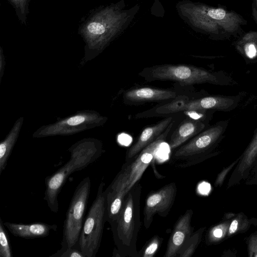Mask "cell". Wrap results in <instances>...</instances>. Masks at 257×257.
Wrapping results in <instances>:
<instances>
[{
    "mask_svg": "<svg viewBox=\"0 0 257 257\" xmlns=\"http://www.w3.org/2000/svg\"><path fill=\"white\" fill-rule=\"evenodd\" d=\"M207 122L195 118L187 117L181 122L172 133L169 142L171 150H174L184 144L204 130Z\"/></svg>",
    "mask_w": 257,
    "mask_h": 257,
    "instance_id": "14",
    "label": "cell"
},
{
    "mask_svg": "<svg viewBox=\"0 0 257 257\" xmlns=\"http://www.w3.org/2000/svg\"><path fill=\"white\" fill-rule=\"evenodd\" d=\"M4 224L13 235L25 239L45 237L51 230L56 231L57 229L56 224L43 222L23 224L5 222Z\"/></svg>",
    "mask_w": 257,
    "mask_h": 257,
    "instance_id": "15",
    "label": "cell"
},
{
    "mask_svg": "<svg viewBox=\"0 0 257 257\" xmlns=\"http://www.w3.org/2000/svg\"><path fill=\"white\" fill-rule=\"evenodd\" d=\"M69 151L71 154L69 160L45 179L46 190L44 199L51 212L54 213L58 212V195L69 176L93 163L102 153L100 143L91 140L79 142L72 146Z\"/></svg>",
    "mask_w": 257,
    "mask_h": 257,
    "instance_id": "2",
    "label": "cell"
},
{
    "mask_svg": "<svg viewBox=\"0 0 257 257\" xmlns=\"http://www.w3.org/2000/svg\"><path fill=\"white\" fill-rule=\"evenodd\" d=\"M240 100L239 95L208 96L192 100L179 95L167 103L137 114L136 117L162 116L181 111L195 112L209 110L229 111L237 106Z\"/></svg>",
    "mask_w": 257,
    "mask_h": 257,
    "instance_id": "5",
    "label": "cell"
},
{
    "mask_svg": "<svg viewBox=\"0 0 257 257\" xmlns=\"http://www.w3.org/2000/svg\"><path fill=\"white\" fill-rule=\"evenodd\" d=\"M86 119L84 115H77L70 117L65 121V123L70 126H77L84 123Z\"/></svg>",
    "mask_w": 257,
    "mask_h": 257,
    "instance_id": "27",
    "label": "cell"
},
{
    "mask_svg": "<svg viewBox=\"0 0 257 257\" xmlns=\"http://www.w3.org/2000/svg\"><path fill=\"white\" fill-rule=\"evenodd\" d=\"M89 32L93 34L99 35L102 34L105 29L104 26L99 23H92L88 26Z\"/></svg>",
    "mask_w": 257,
    "mask_h": 257,
    "instance_id": "28",
    "label": "cell"
},
{
    "mask_svg": "<svg viewBox=\"0 0 257 257\" xmlns=\"http://www.w3.org/2000/svg\"><path fill=\"white\" fill-rule=\"evenodd\" d=\"M248 254L249 257H257V232L252 234L249 237Z\"/></svg>",
    "mask_w": 257,
    "mask_h": 257,
    "instance_id": "25",
    "label": "cell"
},
{
    "mask_svg": "<svg viewBox=\"0 0 257 257\" xmlns=\"http://www.w3.org/2000/svg\"><path fill=\"white\" fill-rule=\"evenodd\" d=\"M177 96L176 92L172 90L143 87L126 90L123 93V99L127 104H139L147 102L172 100Z\"/></svg>",
    "mask_w": 257,
    "mask_h": 257,
    "instance_id": "12",
    "label": "cell"
},
{
    "mask_svg": "<svg viewBox=\"0 0 257 257\" xmlns=\"http://www.w3.org/2000/svg\"><path fill=\"white\" fill-rule=\"evenodd\" d=\"M205 227H201L193 232L181 249L178 257H191L200 244Z\"/></svg>",
    "mask_w": 257,
    "mask_h": 257,
    "instance_id": "19",
    "label": "cell"
},
{
    "mask_svg": "<svg viewBox=\"0 0 257 257\" xmlns=\"http://www.w3.org/2000/svg\"><path fill=\"white\" fill-rule=\"evenodd\" d=\"M193 210H187L176 222L167 244L164 257H177L185 242L194 232L191 225Z\"/></svg>",
    "mask_w": 257,
    "mask_h": 257,
    "instance_id": "11",
    "label": "cell"
},
{
    "mask_svg": "<svg viewBox=\"0 0 257 257\" xmlns=\"http://www.w3.org/2000/svg\"><path fill=\"white\" fill-rule=\"evenodd\" d=\"M257 157V130L251 141L244 151L238 167V172L242 175L250 167Z\"/></svg>",
    "mask_w": 257,
    "mask_h": 257,
    "instance_id": "17",
    "label": "cell"
},
{
    "mask_svg": "<svg viewBox=\"0 0 257 257\" xmlns=\"http://www.w3.org/2000/svg\"><path fill=\"white\" fill-rule=\"evenodd\" d=\"M176 194V183L172 182L148 195L144 209V225L146 229L150 227L156 214L161 217L168 215L175 202Z\"/></svg>",
    "mask_w": 257,
    "mask_h": 257,
    "instance_id": "10",
    "label": "cell"
},
{
    "mask_svg": "<svg viewBox=\"0 0 257 257\" xmlns=\"http://www.w3.org/2000/svg\"><path fill=\"white\" fill-rule=\"evenodd\" d=\"M174 123L173 120L158 139L145 147L134 159L126 162L107 189L113 191L123 192L126 195L139 182L154 159L161 144L165 141L172 131Z\"/></svg>",
    "mask_w": 257,
    "mask_h": 257,
    "instance_id": "7",
    "label": "cell"
},
{
    "mask_svg": "<svg viewBox=\"0 0 257 257\" xmlns=\"http://www.w3.org/2000/svg\"><path fill=\"white\" fill-rule=\"evenodd\" d=\"M141 193L142 186L138 182L125 196L118 217L110 223L119 257H139L137 241L141 226Z\"/></svg>",
    "mask_w": 257,
    "mask_h": 257,
    "instance_id": "1",
    "label": "cell"
},
{
    "mask_svg": "<svg viewBox=\"0 0 257 257\" xmlns=\"http://www.w3.org/2000/svg\"><path fill=\"white\" fill-rule=\"evenodd\" d=\"M238 160V159L234 161L228 167L223 169L222 171L218 175L214 183L215 186L222 185L226 175H227L228 172L231 170L232 167L235 165V164L236 163Z\"/></svg>",
    "mask_w": 257,
    "mask_h": 257,
    "instance_id": "26",
    "label": "cell"
},
{
    "mask_svg": "<svg viewBox=\"0 0 257 257\" xmlns=\"http://www.w3.org/2000/svg\"><path fill=\"white\" fill-rule=\"evenodd\" d=\"M236 50L246 59H257V32L250 31L242 34L234 43Z\"/></svg>",
    "mask_w": 257,
    "mask_h": 257,
    "instance_id": "16",
    "label": "cell"
},
{
    "mask_svg": "<svg viewBox=\"0 0 257 257\" xmlns=\"http://www.w3.org/2000/svg\"><path fill=\"white\" fill-rule=\"evenodd\" d=\"M50 257H85L78 244L66 248H60Z\"/></svg>",
    "mask_w": 257,
    "mask_h": 257,
    "instance_id": "24",
    "label": "cell"
},
{
    "mask_svg": "<svg viewBox=\"0 0 257 257\" xmlns=\"http://www.w3.org/2000/svg\"><path fill=\"white\" fill-rule=\"evenodd\" d=\"M252 16L257 26V0H251Z\"/></svg>",
    "mask_w": 257,
    "mask_h": 257,
    "instance_id": "29",
    "label": "cell"
},
{
    "mask_svg": "<svg viewBox=\"0 0 257 257\" xmlns=\"http://www.w3.org/2000/svg\"><path fill=\"white\" fill-rule=\"evenodd\" d=\"M249 226V220L242 214H239L230 221L227 235L229 236L236 233L245 230Z\"/></svg>",
    "mask_w": 257,
    "mask_h": 257,
    "instance_id": "23",
    "label": "cell"
},
{
    "mask_svg": "<svg viewBox=\"0 0 257 257\" xmlns=\"http://www.w3.org/2000/svg\"><path fill=\"white\" fill-rule=\"evenodd\" d=\"M90 188V178L86 177L80 182L75 190L64 221L62 249L78 244Z\"/></svg>",
    "mask_w": 257,
    "mask_h": 257,
    "instance_id": "8",
    "label": "cell"
},
{
    "mask_svg": "<svg viewBox=\"0 0 257 257\" xmlns=\"http://www.w3.org/2000/svg\"><path fill=\"white\" fill-rule=\"evenodd\" d=\"M228 121H220L203 130L177 149L173 158L185 161L182 167L193 165L201 155L212 148L222 138Z\"/></svg>",
    "mask_w": 257,
    "mask_h": 257,
    "instance_id": "9",
    "label": "cell"
},
{
    "mask_svg": "<svg viewBox=\"0 0 257 257\" xmlns=\"http://www.w3.org/2000/svg\"><path fill=\"white\" fill-rule=\"evenodd\" d=\"M173 120V117L170 116L144 128L136 143L126 152V162L134 159L145 147L158 139Z\"/></svg>",
    "mask_w": 257,
    "mask_h": 257,
    "instance_id": "13",
    "label": "cell"
},
{
    "mask_svg": "<svg viewBox=\"0 0 257 257\" xmlns=\"http://www.w3.org/2000/svg\"><path fill=\"white\" fill-rule=\"evenodd\" d=\"M230 221H226L211 228L207 235L210 243H215L222 240L227 234Z\"/></svg>",
    "mask_w": 257,
    "mask_h": 257,
    "instance_id": "20",
    "label": "cell"
},
{
    "mask_svg": "<svg viewBox=\"0 0 257 257\" xmlns=\"http://www.w3.org/2000/svg\"><path fill=\"white\" fill-rule=\"evenodd\" d=\"M1 218H0V257H13L10 240Z\"/></svg>",
    "mask_w": 257,
    "mask_h": 257,
    "instance_id": "21",
    "label": "cell"
},
{
    "mask_svg": "<svg viewBox=\"0 0 257 257\" xmlns=\"http://www.w3.org/2000/svg\"><path fill=\"white\" fill-rule=\"evenodd\" d=\"M193 23L212 39L225 40L241 36L247 22L233 11L199 4L193 7Z\"/></svg>",
    "mask_w": 257,
    "mask_h": 257,
    "instance_id": "3",
    "label": "cell"
},
{
    "mask_svg": "<svg viewBox=\"0 0 257 257\" xmlns=\"http://www.w3.org/2000/svg\"><path fill=\"white\" fill-rule=\"evenodd\" d=\"M18 133H11L0 144V175L5 170L14 146L17 141Z\"/></svg>",
    "mask_w": 257,
    "mask_h": 257,
    "instance_id": "18",
    "label": "cell"
},
{
    "mask_svg": "<svg viewBox=\"0 0 257 257\" xmlns=\"http://www.w3.org/2000/svg\"><path fill=\"white\" fill-rule=\"evenodd\" d=\"M105 183L101 181L96 197L83 222L78 244L85 257H95L100 246L104 223L106 221Z\"/></svg>",
    "mask_w": 257,
    "mask_h": 257,
    "instance_id": "6",
    "label": "cell"
},
{
    "mask_svg": "<svg viewBox=\"0 0 257 257\" xmlns=\"http://www.w3.org/2000/svg\"><path fill=\"white\" fill-rule=\"evenodd\" d=\"M163 240V239L158 235L154 236L142 249V251L139 252V256H154L159 249Z\"/></svg>",
    "mask_w": 257,
    "mask_h": 257,
    "instance_id": "22",
    "label": "cell"
},
{
    "mask_svg": "<svg viewBox=\"0 0 257 257\" xmlns=\"http://www.w3.org/2000/svg\"><path fill=\"white\" fill-rule=\"evenodd\" d=\"M139 75L147 81H172L184 85L202 83L226 85L230 83L229 78L221 72H211L185 64H162L146 67Z\"/></svg>",
    "mask_w": 257,
    "mask_h": 257,
    "instance_id": "4",
    "label": "cell"
}]
</instances>
